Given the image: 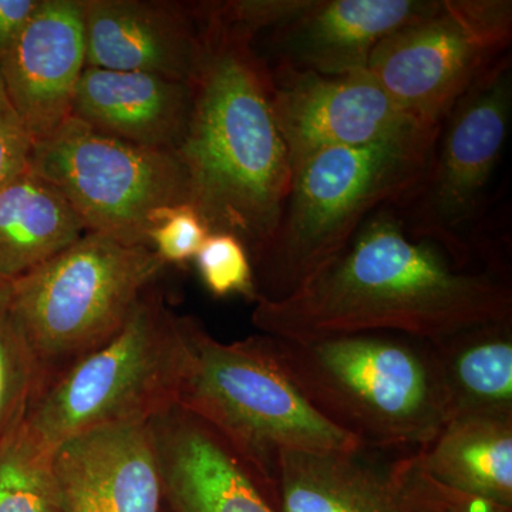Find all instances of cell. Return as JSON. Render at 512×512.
I'll return each instance as SVG.
<instances>
[{
	"instance_id": "obj_1",
	"label": "cell",
	"mask_w": 512,
	"mask_h": 512,
	"mask_svg": "<svg viewBox=\"0 0 512 512\" xmlns=\"http://www.w3.org/2000/svg\"><path fill=\"white\" fill-rule=\"evenodd\" d=\"M504 319H512L510 269L461 268L409 235L393 205L373 212L291 296L258 301L252 312L259 332L289 340L392 332L436 342Z\"/></svg>"
},
{
	"instance_id": "obj_2",
	"label": "cell",
	"mask_w": 512,
	"mask_h": 512,
	"mask_svg": "<svg viewBox=\"0 0 512 512\" xmlns=\"http://www.w3.org/2000/svg\"><path fill=\"white\" fill-rule=\"evenodd\" d=\"M204 55L177 156L190 204L210 232L244 242L251 261L274 237L292 181L288 148L271 106L268 63L255 40L200 2Z\"/></svg>"
},
{
	"instance_id": "obj_3",
	"label": "cell",
	"mask_w": 512,
	"mask_h": 512,
	"mask_svg": "<svg viewBox=\"0 0 512 512\" xmlns=\"http://www.w3.org/2000/svg\"><path fill=\"white\" fill-rule=\"evenodd\" d=\"M259 338L313 409L363 447L416 451L448 420L430 340L392 332Z\"/></svg>"
},
{
	"instance_id": "obj_4",
	"label": "cell",
	"mask_w": 512,
	"mask_h": 512,
	"mask_svg": "<svg viewBox=\"0 0 512 512\" xmlns=\"http://www.w3.org/2000/svg\"><path fill=\"white\" fill-rule=\"evenodd\" d=\"M436 140L325 148L293 164L278 228L252 261L256 302L288 298L349 244L373 212L409 200L429 171Z\"/></svg>"
},
{
	"instance_id": "obj_5",
	"label": "cell",
	"mask_w": 512,
	"mask_h": 512,
	"mask_svg": "<svg viewBox=\"0 0 512 512\" xmlns=\"http://www.w3.org/2000/svg\"><path fill=\"white\" fill-rule=\"evenodd\" d=\"M185 362L177 404L217 431L265 484L285 451L362 448L320 416L262 346L259 335L215 339L183 316Z\"/></svg>"
},
{
	"instance_id": "obj_6",
	"label": "cell",
	"mask_w": 512,
	"mask_h": 512,
	"mask_svg": "<svg viewBox=\"0 0 512 512\" xmlns=\"http://www.w3.org/2000/svg\"><path fill=\"white\" fill-rule=\"evenodd\" d=\"M165 268L148 245L86 232L72 247L15 279L8 312L35 356L39 392L109 342Z\"/></svg>"
},
{
	"instance_id": "obj_7",
	"label": "cell",
	"mask_w": 512,
	"mask_h": 512,
	"mask_svg": "<svg viewBox=\"0 0 512 512\" xmlns=\"http://www.w3.org/2000/svg\"><path fill=\"white\" fill-rule=\"evenodd\" d=\"M183 316L148 291L123 328L43 387L22 427L43 450L114 424L148 423L177 404Z\"/></svg>"
},
{
	"instance_id": "obj_8",
	"label": "cell",
	"mask_w": 512,
	"mask_h": 512,
	"mask_svg": "<svg viewBox=\"0 0 512 512\" xmlns=\"http://www.w3.org/2000/svg\"><path fill=\"white\" fill-rule=\"evenodd\" d=\"M512 114L511 53L476 80L441 121L429 171L396 207L413 238L427 239L461 268H474V229L500 163Z\"/></svg>"
},
{
	"instance_id": "obj_9",
	"label": "cell",
	"mask_w": 512,
	"mask_h": 512,
	"mask_svg": "<svg viewBox=\"0 0 512 512\" xmlns=\"http://www.w3.org/2000/svg\"><path fill=\"white\" fill-rule=\"evenodd\" d=\"M29 168L62 192L87 232L126 244L148 245L157 208L190 202L177 153L127 143L74 117L33 144Z\"/></svg>"
},
{
	"instance_id": "obj_10",
	"label": "cell",
	"mask_w": 512,
	"mask_h": 512,
	"mask_svg": "<svg viewBox=\"0 0 512 512\" xmlns=\"http://www.w3.org/2000/svg\"><path fill=\"white\" fill-rule=\"evenodd\" d=\"M510 0H440L377 45L367 70L414 119L439 127L478 77L510 52Z\"/></svg>"
},
{
	"instance_id": "obj_11",
	"label": "cell",
	"mask_w": 512,
	"mask_h": 512,
	"mask_svg": "<svg viewBox=\"0 0 512 512\" xmlns=\"http://www.w3.org/2000/svg\"><path fill=\"white\" fill-rule=\"evenodd\" d=\"M268 66L272 113L292 165L325 148L369 147L439 134L440 126H427L397 106L369 70L325 76L282 64Z\"/></svg>"
},
{
	"instance_id": "obj_12",
	"label": "cell",
	"mask_w": 512,
	"mask_h": 512,
	"mask_svg": "<svg viewBox=\"0 0 512 512\" xmlns=\"http://www.w3.org/2000/svg\"><path fill=\"white\" fill-rule=\"evenodd\" d=\"M86 69L83 0H39L0 55V76L33 144L72 117Z\"/></svg>"
},
{
	"instance_id": "obj_13",
	"label": "cell",
	"mask_w": 512,
	"mask_h": 512,
	"mask_svg": "<svg viewBox=\"0 0 512 512\" xmlns=\"http://www.w3.org/2000/svg\"><path fill=\"white\" fill-rule=\"evenodd\" d=\"M86 66L192 84L204 55L198 3L83 0Z\"/></svg>"
},
{
	"instance_id": "obj_14",
	"label": "cell",
	"mask_w": 512,
	"mask_h": 512,
	"mask_svg": "<svg viewBox=\"0 0 512 512\" xmlns=\"http://www.w3.org/2000/svg\"><path fill=\"white\" fill-rule=\"evenodd\" d=\"M150 429L174 512H278L254 468L194 414L175 404Z\"/></svg>"
},
{
	"instance_id": "obj_15",
	"label": "cell",
	"mask_w": 512,
	"mask_h": 512,
	"mask_svg": "<svg viewBox=\"0 0 512 512\" xmlns=\"http://www.w3.org/2000/svg\"><path fill=\"white\" fill-rule=\"evenodd\" d=\"M64 512H163L164 491L148 423L114 424L53 450Z\"/></svg>"
},
{
	"instance_id": "obj_16",
	"label": "cell",
	"mask_w": 512,
	"mask_h": 512,
	"mask_svg": "<svg viewBox=\"0 0 512 512\" xmlns=\"http://www.w3.org/2000/svg\"><path fill=\"white\" fill-rule=\"evenodd\" d=\"M440 0H312L292 22L266 35L272 63L339 76L367 70L382 40L429 15Z\"/></svg>"
},
{
	"instance_id": "obj_17",
	"label": "cell",
	"mask_w": 512,
	"mask_h": 512,
	"mask_svg": "<svg viewBox=\"0 0 512 512\" xmlns=\"http://www.w3.org/2000/svg\"><path fill=\"white\" fill-rule=\"evenodd\" d=\"M192 99V84L86 66L74 92L72 117L127 143L177 153Z\"/></svg>"
},
{
	"instance_id": "obj_18",
	"label": "cell",
	"mask_w": 512,
	"mask_h": 512,
	"mask_svg": "<svg viewBox=\"0 0 512 512\" xmlns=\"http://www.w3.org/2000/svg\"><path fill=\"white\" fill-rule=\"evenodd\" d=\"M278 512H416L392 468L357 450L285 451L265 481Z\"/></svg>"
},
{
	"instance_id": "obj_19",
	"label": "cell",
	"mask_w": 512,
	"mask_h": 512,
	"mask_svg": "<svg viewBox=\"0 0 512 512\" xmlns=\"http://www.w3.org/2000/svg\"><path fill=\"white\" fill-rule=\"evenodd\" d=\"M412 454L434 484L511 512L512 419L454 417Z\"/></svg>"
},
{
	"instance_id": "obj_20",
	"label": "cell",
	"mask_w": 512,
	"mask_h": 512,
	"mask_svg": "<svg viewBox=\"0 0 512 512\" xmlns=\"http://www.w3.org/2000/svg\"><path fill=\"white\" fill-rule=\"evenodd\" d=\"M87 229L62 192L30 168L0 187V275L29 274Z\"/></svg>"
},
{
	"instance_id": "obj_21",
	"label": "cell",
	"mask_w": 512,
	"mask_h": 512,
	"mask_svg": "<svg viewBox=\"0 0 512 512\" xmlns=\"http://www.w3.org/2000/svg\"><path fill=\"white\" fill-rule=\"evenodd\" d=\"M448 420L512 419V319L481 323L433 342Z\"/></svg>"
},
{
	"instance_id": "obj_22",
	"label": "cell",
	"mask_w": 512,
	"mask_h": 512,
	"mask_svg": "<svg viewBox=\"0 0 512 512\" xmlns=\"http://www.w3.org/2000/svg\"><path fill=\"white\" fill-rule=\"evenodd\" d=\"M52 454L22 424L0 439V512H64Z\"/></svg>"
},
{
	"instance_id": "obj_23",
	"label": "cell",
	"mask_w": 512,
	"mask_h": 512,
	"mask_svg": "<svg viewBox=\"0 0 512 512\" xmlns=\"http://www.w3.org/2000/svg\"><path fill=\"white\" fill-rule=\"evenodd\" d=\"M40 389V372L8 306L0 311V439L16 429Z\"/></svg>"
},
{
	"instance_id": "obj_24",
	"label": "cell",
	"mask_w": 512,
	"mask_h": 512,
	"mask_svg": "<svg viewBox=\"0 0 512 512\" xmlns=\"http://www.w3.org/2000/svg\"><path fill=\"white\" fill-rule=\"evenodd\" d=\"M202 284L215 298L239 295L256 302L254 266L244 242L227 232H211L194 259Z\"/></svg>"
},
{
	"instance_id": "obj_25",
	"label": "cell",
	"mask_w": 512,
	"mask_h": 512,
	"mask_svg": "<svg viewBox=\"0 0 512 512\" xmlns=\"http://www.w3.org/2000/svg\"><path fill=\"white\" fill-rule=\"evenodd\" d=\"M210 234L190 202L157 208L148 217V245L165 265L190 264Z\"/></svg>"
},
{
	"instance_id": "obj_26",
	"label": "cell",
	"mask_w": 512,
	"mask_h": 512,
	"mask_svg": "<svg viewBox=\"0 0 512 512\" xmlns=\"http://www.w3.org/2000/svg\"><path fill=\"white\" fill-rule=\"evenodd\" d=\"M311 3L312 0H228L208 2V8L225 26L256 40L298 18Z\"/></svg>"
},
{
	"instance_id": "obj_27",
	"label": "cell",
	"mask_w": 512,
	"mask_h": 512,
	"mask_svg": "<svg viewBox=\"0 0 512 512\" xmlns=\"http://www.w3.org/2000/svg\"><path fill=\"white\" fill-rule=\"evenodd\" d=\"M33 140L0 76V187L28 170Z\"/></svg>"
},
{
	"instance_id": "obj_28",
	"label": "cell",
	"mask_w": 512,
	"mask_h": 512,
	"mask_svg": "<svg viewBox=\"0 0 512 512\" xmlns=\"http://www.w3.org/2000/svg\"><path fill=\"white\" fill-rule=\"evenodd\" d=\"M37 5L39 0H0V55Z\"/></svg>"
},
{
	"instance_id": "obj_29",
	"label": "cell",
	"mask_w": 512,
	"mask_h": 512,
	"mask_svg": "<svg viewBox=\"0 0 512 512\" xmlns=\"http://www.w3.org/2000/svg\"><path fill=\"white\" fill-rule=\"evenodd\" d=\"M10 292H12V282L0 275V311L8 306Z\"/></svg>"
},
{
	"instance_id": "obj_30",
	"label": "cell",
	"mask_w": 512,
	"mask_h": 512,
	"mask_svg": "<svg viewBox=\"0 0 512 512\" xmlns=\"http://www.w3.org/2000/svg\"><path fill=\"white\" fill-rule=\"evenodd\" d=\"M450 512H508L504 510H500V508L488 507V505H483V507H474V508H464V510H454Z\"/></svg>"
}]
</instances>
